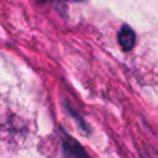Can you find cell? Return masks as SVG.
<instances>
[{
	"mask_svg": "<svg viewBox=\"0 0 158 158\" xmlns=\"http://www.w3.org/2000/svg\"><path fill=\"white\" fill-rule=\"evenodd\" d=\"M117 41H118V44L120 47L123 49V51H130L135 46V42H136V35L133 32V30L125 25L120 28L118 33H117Z\"/></svg>",
	"mask_w": 158,
	"mask_h": 158,
	"instance_id": "7a4b0ae2",
	"label": "cell"
},
{
	"mask_svg": "<svg viewBox=\"0 0 158 158\" xmlns=\"http://www.w3.org/2000/svg\"><path fill=\"white\" fill-rule=\"evenodd\" d=\"M62 143H63V148L65 151L67 158H89L85 149L80 146V143L77 139L68 136L65 132L62 135Z\"/></svg>",
	"mask_w": 158,
	"mask_h": 158,
	"instance_id": "6da1fadb",
	"label": "cell"
}]
</instances>
